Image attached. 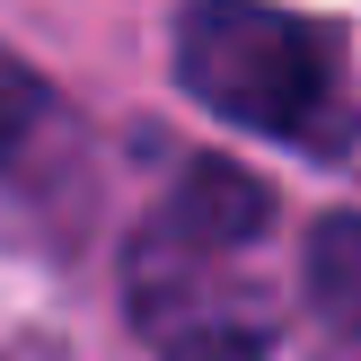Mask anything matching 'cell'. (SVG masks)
I'll use <instances>...</instances> for the list:
<instances>
[{"mask_svg":"<svg viewBox=\"0 0 361 361\" xmlns=\"http://www.w3.org/2000/svg\"><path fill=\"white\" fill-rule=\"evenodd\" d=\"M264 229H274V194H264L247 168H229V159H203V168H185V185L159 203V221L141 229V238H150V247H176V256L238 264Z\"/></svg>","mask_w":361,"mask_h":361,"instance_id":"3957f363","label":"cell"},{"mask_svg":"<svg viewBox=\"0 0 361 361\" xmlns=\"http://www.w3.org/2000/svg\"><path fill=\"white\" fill-rule=\"evenodd\" d=\"M133 326L168 361H264L274 344V300L238 282L221 256H176V247H133Z\"/></svg>","mask_w":361,"mask_h":361,"instance_id":"7a4b0ae2","label":"cell"},{"mask_svg":"<svg viewBox=\"0 0 361 361\" xmlns=\"http://www.w3.org/2000/svg\"><path fill=\"white\" fill-rule=\"evenodd\" d=\"M176 80L238 133H264L300 159L353 150V88H344V35L300 9L256 0H203L176 18Z\"/></svg>","mask_w":361,"mask_h":361,"instance_id":"6da1fadb","label":"cell"},{"mask_svg":"<svg viewBox=\"0 0 361 361\" xmlns=\"http://www.w3.org/2000/svg\"><path fill=\"white\" fill-rule=\"evenodd\" d=\"M309 309L361 344V212H326L309 229Z\"/></svg>","mask_w":361,"mask_h":361,"instance_id":"277c9868","label":"cell"},{"mask_svg":"<svg viewBox=\"0 0 361 361\" xmlns=\"http://www.w3.org/2000/svg\"><path fill=\"white\" fill-rule=\"evenodd\" d=\"M35 115H44V88H35V71L0 53V159H9L18 141L35 133Z\"/></svg>","mask_w":361,"mask_h":361,"instance_id":"5b68a950","label":"cell"}]
</instances>
